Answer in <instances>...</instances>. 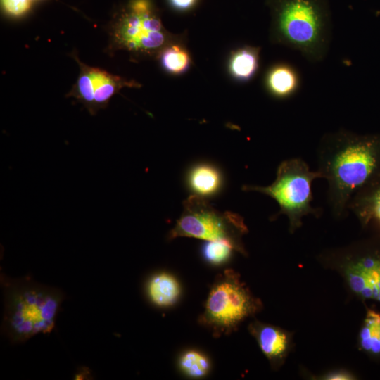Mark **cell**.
Masks as SVG:
<instances>
[{
	"mask_svg": "<svg viewBox=\"0 0 380 380\" xmlns=\"http://www.w3.org/2000/svg\"><path fill=\"white\" fill-rule=\"evenodd\" d=\"M146 291L151 303L159 308H169L179 300L181 286L174 275L160 272L150 277Z\"/></svg>",
	"mask_w": 380,
	"mask_h": 380,
	"instance_id": "12",
	"label": "cell"
},
{
	"mask_svg": "<svg viewBox=\"0 0 380 380\" xmlns=\"http://www.w3.org/2000/svg\"><path fill=\"white\" fill-rule=\"evenodd\" d=\"M322 179L317 171L310 169L307 163L300 158H291L281 161L277 167L276 178L266 186L244 185L246 191H256L272 198L278 203L279 210L272 218L284 215L289 220V231L293 234L303 225V217L312 215L319 217L322 214L320 208H314L312 184L316 179Z\"/></svg>",
	"mask_w": 380,
	"mask_h": 380,
	"instance_id": "5",
	"label": "cell"
},
{
	"mask_svg": "<svg viewBox=\"0 0 380 380\" xmlns=\"http://www.w3.org/2000/svg\"><path fill=\"white\" fill-rule=\"evenodd\" d=\"M260 49L244 46L235 51L229 61L231 74L237 80L246 81L252 78L259 66Z\"/></svg>",
	"mask_w": 380,
	"mask_h": 380,
	"instance_id": "15",
	"label": "cell"
},
{
	"mask_svg": "<svg viewBox=\"0 0 380 380\" xmlns=\"http://www.w3.org/2000/svg\"><path fill=\"white\" fill-rule=\"evenodd\" d=\"M348 210L362 224L380 227V170L353 196Z\"/></svg>",
	"mask_w": 380,
	"mask_h": 380,
	"instance_id": "11",
	"label": "cell"
},
{
	"mask_svg": "<svg viewBox=\"0 0 380 380\" xmlns=\"http://www.w3.org/2000/svg\"><path fill=\"white\" fill-rule=\"evenodd\" d=\"M172 6L179 10H185L192 7L196 0H170Z\"/></svg>",
	"mask_w": 380,
	"mask_h": 380,
	"instance_id": "22",
	"label": "cell"
},
{
	"mask_svg": "<svg viewBox=\"0 0 380 380\" xmlns=\"http://www.w3.org/2000/svg\"><path fill=\"white\" fill-rule=\"evenodd\" d=\"M91 379H92L91 372L87 367L85 366L78 367L74 376V379L76 380Z\"/></svg>",
	"mask_w": 380,
	"mask_h": 380,
	"instance_id": "23",
	"label": "cell"
},
{
	"mask_svg": "<svg viewBox=\"0 0 380 380\" xmlns=\"http://www.w3.org/2000/svg\"><path fill=\"white\" fill-rule=\"evenodd\" d=\"M318 260L337 272L348 293L380 303V237L324 250Z\"/></svg>",
	"mask_w": 380,
	"mask_h": 380,
	"instance_id": "6",
	"label": "cell"
},
{
	"mask_svg": "<svg viewBox=\"0 0 380 380\" xmlns=\"http://www.w3.org/2000/svg\"><path fill=\"white\" fill-rule=\"evenodd\" d=\"M248 329L255 339L272 369L278 370L284 365L292 350V333L259 320L251 322Z\"/></svg>",
	"mask_w": 380,
	"mask_h": 380,
	"instance_id": "10",
	"label": "cell"
},
{
	"mask_svg": "<svg viewBox=\"0 0 380 380\" xmlns=\"http://www.w3.org/2000/svg\"><path fill=\"white\" fill-rule=\"evenodd\" d=\"M262 308V301L253 295L240 274L229 268L215 277L198 322L215 338H220L235 332L242 322Z\"/></svg>",
	"mask_w": 380,
	"mask_h": 380,
	"instance_id": "4",
	"label": "cell"
},
{
	"mask_svg": "<svg viewBox=\"0 0 380 380\" xmlns=\"http://www.w3.org/2000/svg\"><path fill=\"white\" fill-rule=\"evenodd\" d=\"M201 251L205 261L213 265H223L236 252L231 244L223 241H205Z\"/></svg>",
	"mask_w": 380,
	"mask_h": 380,
	"instance_id": "19",
	"label": "cell"
},
{
	"mask_svg": "<svg viewBox=\"0 0 380 380\" xmlns=\"http://www.w3.org/2000/svg\"><path fill=\"white\" fill-rule=\"evenodd\" d=\"M187 184L194 195L205 198L216 194L220 190L222 177L215 166L200 163L189 170Z\"/></svg>",
	"mask_w": 380,
	"mask_h": 380,
	"instance_id": "13",
	"label": "cell"
},
{
	"mask_svg": "<svg viewBox=\"0 0 380 380\" xmlns=\"http://www.w3.org/2000/svg\"><path fill=\"white\" fill-rule=\"evenodd\" d=\"M360 349L372 357H380V313L374 310L367 311L359 332Z\"/></svg>",
	"mask_w": 380,
	"mask_h": 380,
	"instance_id": "16",
	"label": "cell"
},
{
	"mask_svg": "<svg viewBox=\"0 0 380 380\" xmlns=\"http://www.w3.org/2000/svg\"><path fill=\"white\" fill-rule=\"evenodd\" d=\"M112 37L116 48L152 55L169 45L170 37L149 0H132L115 22Z\"/></svg>",
	"mask_w": 380,
	"mask_h": 380,
	"instance_id": "8",
	"label": "cell"
},
{
	"mask_svg": "<svg viewBox=\"0 0 380 380\" xmlns=\"http://www.w3.org/2000/svg\"><path fill=\"white\" fill-rule=\"evenodd\" d=\"M80 72L69 93L81 102L91 114L107 106L111 97L123 87H137L132 80L113 75L99 68L88 66L78 61Z\"/></svg>",
	"mask_w": 380,
	"mask_h": 380,
	"instance_id": "9",
	"label": "cell"
},
{
	"mask_svg": "<svg viewBox=\"0 0 380 380\" xmlns=\"http://www.w3.org/2000/svg\"><path fill=\"white\" fill-rule=\"evenodd\" d=\"M179 370L190 378L205 376L210 371L211 363L203 353L194 349L184 350L178 358Z\"/></svg>",
	"mask_w": 380,
	"mask_h": 380,
	"instance_id": "17",
	"label": "cell"
},
{
	"mask_svg": "<svg viewBox=\"0 0 380 380\" xmlns=\"http://www.w3.org/2000/svg\"><path fill=\"white\" fill-rule=\"evenodd\" d=\"M160 59L163 68L173 74H180L186 71L191 62L188 52L177 44L166 46L161 52Z\"/></svg>",
	"mask_w": 380,
	"mask_h": 380,
	"instance_id": "18",
	"label": "cell"
},
{
	"mask_svg": "<svg viewBox=\"0 0 380 380\" xmlns=\"http://www.w3.org/2000/svg\"><path fill=\"white\" fill-rule=\"evenodd\" d=\"M317 171L327 182L332 215L342 219L353 196L380 170V134L345 129L325 133L317 149Z\"/></svg>",
	"mask_w": 380,
	"mask_h": 380,
	"instance_id": "1",
	"label": "cell"
},
{
	"mask_svg": "<svg viewBox=\"0 0 380 380\" xmlns=\"http://www.w3.org/2000/svg\"><path fill=\"white\" fill-rule=\"evenodd\" d=\"M32 0H1L4 9L9 14L18 16L30 8Z\"/></svg>",
	"mask_w": 380,
	"mask_h": 380,
	"instance_id": "20",
	"label": "cell"
},
{
	"mask_svg": "<svg viewBox=\"0 0 380 380\" xmlns=\"http://www.w3.org/2000/svg\"><path fill=\"white\" fill-rule=\"evenodd\" d=\"M248 227L238 213L220 211L205 198L192 195L183 202V210L167 238H195L204 241H223L231 244L235 251L246 256L247 251L243 236Z\"/></svg>",
	"mask_w": 380,
	"mask_h": 380,
	"instance_id": "7",
	"label": "cell"
},
{
	"mask_svg": "<svg viewBox=\"0 0 380 380\" xmlns=\"http://www.w3.org/2000/svg\"><path fill=\"white\" fill-rule=\"evenodd\" d=\"M4 296L2 334L11 343L27 341L55 327L65 293L30 277L11 278L1 274Z\"/></svg>",
	"mask_w": 380,
	"mask_h": 380,
	"instance_id": "2",
	"label": "cell"
},
{
	"mask_svg": "<svg viewBox=\"0 0 380 380\" xmlns=\"http://www.w3.org/2000/svg\"><path fill=\"white\" fill-rule=\"evenodd\" d=\"M266 87L274 96L284 99L296 92L300 85L297 70L291 65L279 63L272 67L265 78Z\"/></svg>",
	"mask_w": 380,
	"mask_h": 380,
	"instance_id": "14",
	"label": "cell"
},
{
	"mask_svg": "<svg viewBox=\"0 0 380 380\" xmlns=\"http://www.w3.org/2000/svg\"><path fill=\"white\" fill-rule=\"evenodd\" d=\"M273 8L272 41L298 51L309 62L322 61L332 30L322 7L314 0H277Z\"/></svg>",
	"mask_w": 380,
	"mask_h": 380,
	"instance_id": "3",
	"label": "cell"
},
{
	"mask_svg": "<svg viewBox=\"0 0 380 380\" xmlns=\"http://www.w3.org/2000/svg\"><path fill=\"white\" fill-rule=\"evenodd\" d=\"M326 380H352L355 379V375L350 372L346 369H336L329 372L320 378Z\"/></svg>",
	"mask_w": 380,
	"mask_h": 380,
	"instance_id": "21",
	"label": "cell"
}]
</instances>
